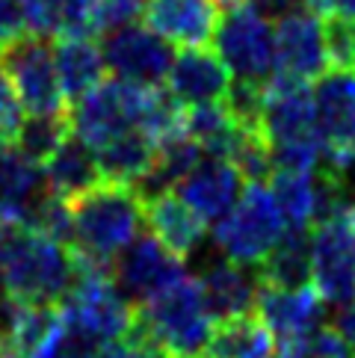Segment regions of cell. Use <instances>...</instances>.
Returning <instances> with one entry per match:
<instances>
[{"instance_id": "6da1fadb", "label": "cell", "mask_w": 355, "mask_h": 358, "mask_svg": "<svg viewBox=\"0 0 355 358\" xmlns=\"http://www.w3.org/2000/svg\"><path fill=\"white\" fill-rule=\"evenodd\" d=\"M74 273L78 258L71 246L24 222H0V299L59 305Z\"/></svg>"}, {"instance_id": "7a4b0ae2", "label": "cell", "mask_w": 355, "mask_h": 358, "mask_svg": "<svg viewBox=\"0 0 355 358\" xmlns=\"http://www.w3.org/2000/svg\"><path fill=\"white\" fill-rule=\"evenodd\" d=\"M71 208V252L83 264L113 270V261L143 234L145 208L133 187L101 181Z\"/></svg>"}, {"instance_id": "3957f363", "label": "cell", "mask_w": 355, "mask_h": 358, "mask_svg": "<svg viewBox=\"0 0 355 358\" xmlns=\"http://www.w3.org/2000/svg\"><path fill=\"white\" fill-rule=\"evenodd\" d=\"M261 134L273 151V169H320L326 145L314 116L308 83L273 74L263 86Z\"/></svg>"}, {"instance_id": "277c9868", "label": "cell", "mask_w": 355, "mask_h": 358, "mask_svg": "<svg viewBox=\"0 0 355 358\" xmlns=\"http://www.w3.org/2000/svg\"><path fill=\"white\" fill-rule=\"evenodd\" d=\"M133 329L157 343L166 358H205L213 317L201 296L198 278L184 273L157 296L136 305Z\"/></svg>"}, {"instance_id": "5b68a950", "label": "cell", "mask_w": 355, "mask_h": 358, "mask_svg": "<svg viewBox=\"0 0 355 358\" xmlns=\"http://www.w3.org/2000/svg\"><path fill=\"white\" fill-rule=\"evenodd\" d=\"M133 311L136 308L116 287L110 270H98L92 264L78 261L71 287L59 299L62 323L104 350L107 343L119 341L131 331Z\"/></svg>"}, {"instance_id": "8992f818", "label": "cell", "mask_w": 355, "mask_h": 358, "mask_svg": "<svg viewBox=\"0 0 355 358\" xmlns=\"http://www.w3.org/2000/svg\"><path fill=\"white\" fill-rule=\"evenodd\" d=\"M284 234V216L263 184H249L234 208L213 222V246L243 266H258Z\"/></svg>"}, {"instance_id": "52a82bcc", "label": "cell", "mask_w": 355, "mask_h": 358, "mask_svg": "<svg viewBox=\"0 0 355 358\" xmlns=\"http://www.w3.org/2000/svg\"><path fill=\"white\" fill-rule=\"evenodd\" d=\"M213 50L228 74L243 83L266 86L275 74V33L273 21L263 18L252 3L225 9L213 30Z\"/></svg>"}, {"instance_id": "ba28073f", "label": "cell", "mask_w": 355, "mask_h": 358, "mask_svg": "<svg viewBox=\"0 0 355 358\" xmlns=\"http://www.w3.org/2000/svg\"><path fill=\"white\" fill-rule=\"evenodd\" d=\"M311 285L326 305L355 299V201L311 225Z\"/></svg>"}, {"instance_id": "9c48e42d", "label": "cell", "mask_w": 355, "mask_h": 358, "mask_svg": "<svg viewBox=\"0 0 355 358\" xmlns=\"http://www.w3.org/2000/svg\"><path fill=\"white\" fill-rule=\"evenodd\" d=\"M0 66L15 89L21 107L39 116V113H62L66 98H62L54 45L45 36L21 33L9 45L0 48Z\"/></svg>"}, {"instance_id": "30bf717a", "label": "cell", "mask_w": 355, "mask_h": 358, "mask_svg": "<svg viewBox=\"0 0 355 358\" xmlns=\"http://www.w3.org/2000/svg\"><path fill=\"white\" fill-rule=\"evenodd\" d=\"M101 57L119 80L160 86L175 59V45L157 36L148 24H128L101 36Z\"/></svg>"}, {"instance_id": "8fae6325", "label": "cell", "mask_w": 355, "mask_h": 358, "mask_svg": "<svg viewBox=\"0 0 355 358\" xmlns=\"http://www.w3.org/2000/svg\"><path fill=\"white\" fill-rule=\"evenodd\" d=\"M275 74L287 80L314 83L332 66L326 42V18L311 9H296L275 21Z\"/></svg>"}, {"instance_id": "7c38bea8", "label": "cell", "mask_w": 355, "mask_h": 358, "mask_svg": "<svg viewBox=\"0 0 355 358\" xmlns=\"http://www.w3.org/2000/svg\"><path fill=\"white\" fill-rule=\"evenodd\" d=\"M187 270L178 255H172L154 234H139L116 261H113V281L128 296V302L143 305L151 296H157L163 287H169L175 278H181Z\"/></svg>"}, {"instance_id": "4fadbf2b", "label": "cell", "mask_w": 355, "mask_h": 358, "mask_svg": "<svg viewBox=\"0 0 355 358\" xmlns=\"http://www.w3.org/2000/svg\"><path fill=\"white\" fill-rule=\"evenodd\" d=\"M326 302L320 299V293L314 290V285L305 287H273L261 285L255 293V314L261 323L270 329V335L275 341V347H290L299 343L302 338H308L314 329H320Z\"/></svg>"}, {"instance_id": "5bb4252c", "label": "cell", "mask_w": 355, "mask_h": 358, "mask_svg": "<svg viewBox=\"0 0 355 358\" xmlns=\"http://www.w3.org/2000/svg\"><path fill=\"white\" fill-rule=\"evenodd\" d=\"M311 101L326 157H335L355 139V69L328 66L314 80Z\"/></svg>"}, {"instance_id": "9a60e30c", "label": "cell", "mask_w": 355, "mask_h": 358, "mask_svg": "<svg viewBox=\"0 0 355 358\" xmlns=\"http://www.w3.org/2000/svg\"><path fill=\"white\" fill-rule=\"evenodd\" d=\"M243 181L246 178L240 175V169L231 160L205 157L175 184L178 189L175 196L208 225V222L222 220L234 208V201L243 193Z\"/></svg>"}, {"instance_id": "2e32d148", "label": "cell", "mask_w": 355, "mask_h": 358, "mask_svg": "<svg viewBox=\"0 0 355 358\" xmlns=\"http://www.w3.org/2000/svg\"><path fill=\"white\" fill-rule=\"evenodd\" d=\"M163 83H166V92L181 107H198L222 101L228 86H231V74L222 66L217 50L181 48V54H175Z\"/></svg>"}, {"instance_id": "e0dca14e", "label": "cell", "mask_w": 355, "mask_h": 358, "mask_svg": "<svg viewBox=\"0 0 355 358\" xmlns=\"http://www.w3.org/2000/svg\"><path fill=\"white\" fill-rule=\"evenodd\" d=\"M219 15L222 9L213 0H151L145 6L148 27L178 48H205Z\"/></svg>"}, {"instance_id": "ac0fdd59", "label": "cell", "mask_w": 355, "mask_h": 358, "mask_svg": "<svg viewBox=\"0 0 355 358\" xmlns=\"http://www.w3.org/2000/svg\"><path fill=\"white\" fill-rule=\"evenodd\" d=\"M45 193L42 163L21 155L12 143L0 145V222H24Z\"/></svg>"}, {"instance_id": "d6986e66", "label": "cell", "mask_w": 355, "mask_h": 358, "mask_svg": "<svg viewBox=\"0 0 355 358\" xmlns=\"http://www.w3.org/2000/svg\"><path fill=\"white\" fill-rule=\"evenodd\" d=\"M198 287L213 320L252 314L258 293V273H249V266L225 258L217 264H205L198 275Z\"/></svg>"}, {"instance_id": "ffe728a7", "label": "cell", "mask_w": 355, "mask_h": 358, "mask_svg": "<svg viewBox=\"0 0 355 358\" xmlns=\"http://www.w3.org/2000/svg\"><path fill=\"white\" fill-rule=\"evenodd\" d=\"M145 222L163 246L181 261L193 258L205 243V222L187 208L175 193H160L154 199L143 201Z\"/></svg>"}, {"instance_id": "44dd1931", "label": "cell", "mask_w": 355, "mask_h": 358, "mask_svg": "<svg viewBox=\"0 0 355 358\" xmlns=\"http://www.w3.org/2000/svg\"><path fill=\"white\" fill-rule=\"evenodd\" d=\"M42 175H45L48 193L62 201L80 199L83 193H89L92 187L104 181L95 160V151L86 143H80L74 134L42 163Z\"/></svg>"}, {"instance_id": "7402d4cb", "label": "cell", "mask_w": 355, "mask_h": 358, "mask_svg": "<svg viewBox=\"0 0 355 358\" xmlns=\"http://www.w3.org/2000/svg\"><path fill=\"white\" fill-rule=\"evenodd\" d=\"M54 62H57L62 98H66L68 104L83 98L89 89H95L104 80V71H107L104 57H101V45L95 42V36H89V33L57 36Z\"/></svg>"}, {"instance_id": "603a6c76", "label": "cell", "mask_w": 355, "mask_h": 358, "mask_svg": "<svg viewBox=\"0 0 355 358\" xmlns=\"http://www.w3.org/2000/svg\"><path fill=\"white\" fill-rule=\"evenodd\" d=\"M157 151V139L145 131H124L119 136H113L110 143L95 148L98 169L104 175V181L128 184L133 187L139 178L148 172L151 160Z\"/></svg>"}, {"instance_id": "cb8c5ba5", "label": "cell", "mask_w": 355, "mask_h": 358, "mask_svg": "<svg viewBox=\"0 0 355 358\" xmlns=\"http://www.w3.org/2000/svg\"><path fill=\"white\" fill-rule=\"evenodd\" d=\"M270 193L287 231H311L317 222V169H273Z\"/></svg>"}, {"instance_id": "d4e9b609", "label": "cell", "mask_w": 355, "mask_h": 358, "mask_svg": "<svg viewBox=\"0 0 355 358\" xmlns=\"http://www.w3.org/2000/svg\"><path fill=\"white\" fill-rule=\"evenodd\" d=\"M273 350L275 341L258 314H240L213 326L205 358H270Z\"/></svg>"}, {"instance_id": "484cf974", "label": "cell", "mask_w": 355, "mask_h": 358, "mask_svg": "<svg viewBox=\"0 0 355 358\" xmlns=\"http://www.w3.org/2000/svg\"><path fill=\"white\" fill-rule=\"evenodd\" d=\"M258 281L273 287L311 285V237L308 231H287L275 249L258 264Z\"/></svg>"}, {"instance_id": "4316f807", "label": "cell", "mask_w": 355, "mask_h": 358, "mask_svg": "<svg viewBox=\"0 0 355 358\" xmlns=\"http://www.w3.org/2000/svg\"><path fill=\"white\" fill-rule=\"evenodd\" d=\"M68 136H71V122L66 113H39V116L30 113L27 119H21L18 131L12 134L9 143L30 160L45 163Z\"/></svg>"}, {"instance_id": "83f0119b", "label": "cell", "mask_w": 355, "mask_h": 358, "mask_svg": "<svg viewBox=\"0 0 355 358\" xmlns=\"http://www.w3.org/2000/svg\"><path fill=\"white\" fill-rule=\"evenodd\" d=\"M278 358H355V352L338 335V329H314L299 343L278 350Z\"/></svg>"}, {"instance_id": "f1b7e54d", "label": "cell", "mask_w": 355, "mask_h": 358, "mask_svg": "<svg viewBox=\"0 0 355 358\" xmlns=\"http://www.w3.org/2000/svg\"><path fill=\"white\" fill-rule=\"evenodd\" d=\"M145 0H98L92 15V36H104L119 27L136 24L145 15Z\"/></svg>"}, {"instance_id": "f546056e", "label": "cell", "mask_w": 355, "mask_h": 358, "mask_svg": "<svg viewBox=\"0 0 355 358\" xmlns=\"http://www.w3.org/2000/svg\"><path fill=\"white\" fill-rule=\"evenodd\" d=\"M101 358H166V355H163V350L157 343H151L143 331H136L131 323L128 335L107 343V347L101 350Z\"/></svg>"}, {"instance_id": "4dcf8cb0", "label": "cell", "mask_w": 355, "mask_h": 358, "mask_svg": "<svg viewBox=\"0 0 355 358\" xmlns=\"http://www.w3.org/2000/svg\"><path fill=\"white\" fill-rule=\"evenodd\" d=\"M21 119H24V107H21L15 89H12V83L6 78L3 66H0V136H3L6 143L12 139V134L18 131Z\"/></svg>"}, {"instance_id": "1f68e13d", "label": "cell", "mask_w": 355, "mask_h": 358, "mask_svg": "<svg viewBox=\"0 0 355 358\" xmlns=\"http://www.w3.org/2000/svg\"><path fill=\"white\" fill-rule=\"evenodd\" d=\"M21 33H27L24 3L21 0H0V48L9 45Z\"/></svg>"}, {"instance_id": "d6a6232c", "label": "cell", "mask_w": 355, "mask_h": 358, "mask_svg": "<svg viewBox=\"0 0 355 358\" xmlns=\"http://www.w3.org/2000/svg\"><path fill=\"white\" fill-rule=\"evenodd\" d=\"M57 358H101V347L92 343L89 338H83L80 331L68 329L62 323V338H59V350Z\"/></svg>"}, {"instance_id": "836d02e7", "label": "cell", "mask_w": 355, "mask_h": 358, "mask_svg": "<svg viewBox=\"0 0 355 358\" xmlns=\"http://www.w3.org/2000/svg\"><path fill=\"white\" fill-rule=\"evenodd\" d=\"M323 166L338 175V181L344 184L347 193H355V139H352V143H349L344 151H340V155L326 157Z\"/></svg>"}, {"instance_id": "e575fe53", "label": "cell", "mask_w": 355, "mask_h": 358, "mask_svg": "<svg viewBox=\"0 0 355 358\" xmlns=\"http://www.w3.org/2000/svg\"><path fill=\"white\" fill-rule=\"evenodd\" d=\"M332 18H344L355 24V0H332Z\"/></svg>"}, {"instance_id": "d590c367", "label": "cell", "mask_w": 355, "mask_h": 358, "mask_svg": "<svg viewBox=\"0 0 355 358\" xmlns=\"http://www.w3.org/2000/svg\"><path fill=\"white\" fill-rule=\"evenodd\" d=\"M219 9H231V6H240V3H246V0H213Z\"/></svg>"}, {"instance_id": "8d00e7d4", "label": "cell", "mask_w": 355, "mask_h": 358, "mask_svg": "<svg viewBox=\"0 0 355 358\" xmlns=\"http://www.w3.org/2000/svg\"><path fill=\"white\" fill-rule=\"evenodd\" d=\"M352 69H355V24H352Z\"/></svg>"}, {"instance_id": "74e56055", "label": "cell", "mask_w": 355, "mask_h": 358, "mask_svg": "<svg viewBox=\"0 0 355 358\" xmlns=\"http://www.w3.org/2000/svg\"><path fill=\"white\" fill-rule=\"evenodd\" d=\"M0 358H3V341H0Z\"/></svg>"}]
</instances>
